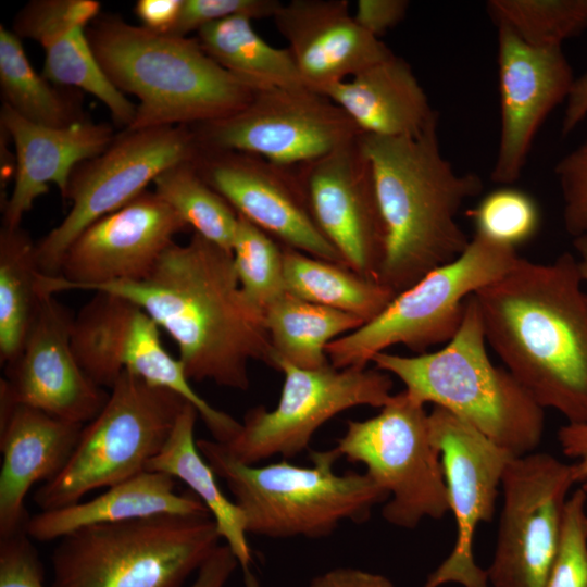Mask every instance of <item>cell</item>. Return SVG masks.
I'll return each mask as SVG.
<instances>
[{"label": "cell", "mask_w": 587, "mask_h": 587, "mask_svg": "<svg viewBox=\"0 0 587 587\" xmlns=\"http://www.w3.org/2000/svg\"><path fill=\"white\" fill-rule=\"evenodd\" d=\"M92 291L142 308L176 342L189 379L245 391L250 361L274 369L264 314L243 295L232 252L196 233L185 245H170L145 278Z\"/></svg>", "instance_id": "obj_1"}, {"label": "cell", "mask_w": 587, "mask_h": 587, "mask_svg": "<svg viewBox=\"0 0 587 587\" xmlns=\"http://www.w3.org/2000/svg\"><path fill=\"white\" fill-rule=\"evenodd\" d=\"M577 259L520 257L476 291L487 345L545 410L587 423V291Z\"/></svg>", "instance_id": "obj_2"}, {"label": "cell", "mask_w": 587, "mask_h": 587, "mask_svg": "<svg viewBox=\"0 0 587 587\" xmlns=\"http://www.w3.org/2000/svg\"><path fill=\"white\" fill-rule=\"evenodd\" d=\"M385 232L377 280L399 294L458 258L470 239L457 216L483 189L474 173H458L440 151L437 125L405 137L362 134Z\"/></svg>", "instance_id": "obj_3"}, {"label": "cell", "mask_w": 587, "mask_h": 587, "mask_svg": "<svg viewBox=\"0 0 587 587\" xmlns=\"http://www.w3.org/2000/svg\"><path fill=\"white\" fill-rule=\"evenodd\" d=\"M86 35L113 85L139 100L127 129L215 121L243 109L258 91L209 57L197 38L154 33L118 15H99Z\"/></svg>", "instance_id": "obj_4"}, {"label": "cell", "mask_w": 587, "mask_h": 587, "mask_svg": "<svg viewBox=\"0 0 587 587\" xmlns=\"http://www.w3.org/2000/svg\"><path fill=\"white\" fill-rule=\"evenodd\" d=\"M486 346L471 295L460 328L440 350L414 355L384 351L372 362L398 377L414 401L446 409L514 457L534 452L542 438L545 410L505 367L492 363Z\"/></svg>", "instance_id": "obj_5"}, {"label": "cell", "mask_w": 587, "mask_h": 587, "mask_svg": "<svg viewBox=\"0 0 587 587\" xmlns=\"http://www.w3.org/2000/svg\"><path fill=\"white\" fill-rule=\"evenodd\" d=\"M202 457L233 494L248 534L274 539L323 538L341 522H365L387 491L366 473L337 474L336 448L310 453L313 465L286 459L257 466L236 460L215 440L198 439Z\"/></svg>", "instance_id": "obj_6"}, {"label": "cell", "mask_w": 587, "mask_h": 587, "mask_svg": "<svg viewBox=\"0 0 587 587\" xmlns=\"http://www.w3.org/2000/svg\"><path fill=\"white\" fill-rule=\"evenodd\" d=\"M221 539L211 514L84 527L54 548L50 587H185Z\"/></svg>", "instance_id": "obj_7"}, {"label": "cell", "mask_w": 587, "mask_h": 587, "mask_svg": "<svg viewBox=\"0 0 587 587\" xmlns=\"http://www.w3.org/2000/svg\"><path fill=\"white\" fill-rule=\"evenodd\" d=\"M519 258L516 249L474 234L458 258L397 294L372 321L332 341L326 348L329 363L337 369L366 366L396 345L421 354L447 344L460 328L466 299L501 278Z\"/></svg>", "instance_id": "obj_8"}, {"label": "cell", "mask_w": 587, "mask_h": 587, "mask_svg": "<svg viewBox=\"0 0 587 587\" xmlns=\"http://www.w3.org/2000/svg\"><path fill=\"white\" fill-rule=\"evenodd\" d=\"M187 403L172 390L124 372L99 414L84 425L65 467L35 491V503L41 511L74 504L92 490L146 471Z\"/></svg>", "instance_id": "obj_9"}, {"label": "cell", "mask_w": 587, "mask_h": 587, "mask_svg": "<svg viewBox=\"0 0 587 587\" xmlns=\"http://www.w3.org/2000/svg\"><path fill=\"white\" fill-rule=\"evenodd\" d=\"M335 448L340 457L364 464L365 473L387 491L382 509L387 523L413 529L425 517L439 520L449 512L428 413L404 390L392 395L377 415L348 421Z\"/></svg>", "instance_id": "obj_10"}, {"label": "cell", "mask_w": 587, "mask_h": 587, "mask_svg": "<svg viewBox=\"0 0 587 587\" xmlns=\"http://www.w3.org/2000/svg\"><path fill=\"white\" fill-rule=\"evenodd\" d=\"M200 153L186 125L116 134L105 150L74 168L64 198L71 202L67 214L36 243L39 272L58 275L65 252L89 225L134 200L170 166L195 161Z\"/></svg>", "instance_id": "obj_11"}, {"label": "cell", "mask_w": 587, "mask_h": 587, "mask_svg": "<svg viewBox=\"0 0 587 587\" xmlns=\"http://www.w3.org/2000/svg\"><path fill=\"white\" fill-rule=\"evenodd\" d=\"M71 342L80 367L99 387L112 388L128 372L192 404L215 441L227 444L239 433L241 423L195 391L180 360L163 347L158 324L135 302L95 291L73 320Z\"/></svg>", "instance_id": "obj_12"}, {"label": "cell", "mask_w": 587, "mask_h": 587, "mask_svg": "<svg viewBox=\"0 0 587 587\" xmlns=\"http://www.w3.org/2000/svg\"><path fill=\"white\" fill-rule=\"evenodd\" d=\"M284 375L273 410L250 409L233 440L223 444L238 461L255 465L274 455L292 458L308 448L314 433L338 413L361 405L383 408L392 397L388 373L366 366L316 370L277 360Z\"/></svg>", "instance_id": "obj_13"}, {"label": "cell", "mask_w": 587, "mask_h": 587, "mask_svg": "<svg viewBox=\"0 0 587 587\" xmlns=\"http://www.w3.org/2000/svg\"><path fill=\"white\" fill-rule=\"evenodd\" d=\"M190 127L201 150L243 152L288 167L362 134L342 109L308 87L258 90L236 113Z\"/></svg>", "instance_id": "obj_14"}, {"label": "cell", "mask_w": 587, "mask_h": 587, "mask_svg": "<svg viewBox=\"0 0 587 587\" xmlns=\"http://www.w3.org/2000/svg\"><path fill=\"white\" fill-rule=\"evenodd\" d=\"M575 485L572 465L546 452L513 457L502 475L503 495L492 561L494 587H546Z\"/></svg>", "instance_id": "obj_15"}, {"label": "cell", "mask_w": 587, "mask_h": 587, "mask_svg": "<svg viewBox=\"0 0 587 587\" xmlns=\"http://www.w3.org/2000/svg\"><path fill=\"white\" fill-rule=\"evenodd\" d=\"M188 225L154 191L145 190L121 209L89 225L65 252L59 274H37L38 294L93 290L139 280L153 268L174 237Z\"/></svg>", "instance_id": "obj_16"}, {"label": "cell", "mask_w": 587, "mask_h": 587, "mask_svg": "<svg viewBox=\"0 0 587 587\" xmlns=\"http://www.w3.org/2000/svg\"><path fill=\"white\" fill-rule=\"evenodd\" d=\"M428 420L432 441L440 454L457 539L424 587L447 583L488 587L486 571L474 560L473 539L478 525L492 520L502 475L514 455L446 409L434 407Z\"/></svg>", "instance_id": "obj_17"}, {"label": "cell", "mask_w": 587, "mask_h": 587, "mask_svg": "<svg viewBox=\"0 0 587 587\" xmlns=\"http://www.w3.org/2000/svg\"><path fill=\"white\" fill-rule=\"evenodd\" d=\"M361 135L295 168L322 234L348 267L377 280L386 232Z\"/></svg>", "instance_id": "obj_18"}, {"label": "cell", "mask_w": 587, "mask_h": 587, "mask_svg": "<svg viewBox=\"0 0 587 587\" xmlns=\"http://www.w3.org/2000/svg\"><path fill=\"white\" fill-rule=\"evenodd\" d=\"M195 165L239 215L283 246L346 265L317 227L295 167L243 152L207 150Z\"/></svg>", "instance_id": "obj_19"}, {"label": "cell", "mask_w": 587, "mask_h": 587, "mask_svg": "<svg viewBox=\"0 0 587 587\" xmlns=\"http://www.w3.org/2000/svg\"><path fill=\"white\" fill-rule=\"evenodd\" d=\"M497 27L500 136L491 180L511 185L538 129L565 102L575 77L562 47H534L505 25Z\"/></svg>", "instance_id": "obj_20"}, {"label": "cell", "mask_w": 587, "mask_h": 587, "mask_svg": "<svg viewBox=\"0 0 587 587\" xmlns=\"http://www.w3.org/2000/svg\"><path fill=\"white\" fill-rule=\"evenodd\" d=\"M38 295L26 342L20 355L5 365L0 386L16 403L85 425L99 414L109 394L85 374L74 354V316L54 295Z\"/></svg>", "instance_id": "obj_21"}, {"label": "cell", "mask_w": 587, "mask_h": 587, "mask_svg": "<svg viewBox=\"0 0 587 587\" xmlns=\"http://www.w3.org/2000/svg\"><path fill=\"white\" fill-rule=\"evenodd\" d=\"M304 85L320 93L391 57L346 0H291L273 16Z\"/></svg>", "instance_id": "obj_22"}, {"label": "cell", "mask_w": 587, "mask_h": 587, "mask_svg": "<svg viewBox=\"0 0 587 587\" xmlns=\"http://www.w3.org/2000/svg\"><path fill=\"white\" fill-rule=\"evenodd\" d=\"M84 424L16 403L0 387V538L26 530L29 489L57 477L70 461Z\"/></svg>", "instance_id": "obj_23"}, {"label": "cell", "mask_w": 587, "mask_h": 587, "mask_svg": "<svg viewBox=\"0 0 587 587\" xmlns=\"http://www.w3.org/2000/svg\"><path fill=\"white\" fill-rule=\"evenodd\" d=\"M0 126L16 153L13 189L3 208L2 227L7 228L21 227L23 216L49 190V184L57 185L64 199L74 168L100 154L116 135L109 124L89 118L60 128L38 125L4 103Z\"/></svg>", "instance_id": "obj_24"}, {"label": "cell", "mask_w": 587, "mask_h": 587, "mask_svg": "<svg viewBox=\"0 0 587 587\" xmlns=\"http://www.w3.org/2000/svg\"><path fill=\"white\" fill-rule=\"evenodd\" d=\"M362 134L405 137L438 124V115L411 66L391 57L323 92Z\"/></svg>", "instance_id": "obj_25"}, {"label": "cell", "mask_w": 587, "mask_h": 587, "mask_svg": "<svg viewBox=\"0 0 587 587\" xmlns=\"http://www.w3.org/2000/svg\"><path fill=\"white\" fill-rule=\"evenodd\" d=\"M176 479L163 472L142 471L108 487L101 495L29 517L26 533L33 540L61 539L80 528L155 515L210 514L192 492H177Z\"/></svg>", "instance_id": "obj_26"}, {"label": "cell", "mask_w": 587, "mask_h": 587, "mask_svg": "<svg viewBox=\"0 0 587 587\" xmlns=\"http://www.w3.org/2000/svg\"><path fill=\"white\" fill-rule=\"evenodd\" d=\"M196 408L187 403L161 451L147 471L163 472L184 482L207 507L218 534L236 557L246 587H259L252 573V553L247 539L246 519L236 502L221 490L216 474L202 457L195 439Z\"/></svg>", "instance_id": "obj_27"}, {"label": "cell", "mask_w": 587, "mask_h": 587, "mask_svg": "<svg viewBox=\"0 0 587 587\" xmlns=\"http://www.w3.org/2000/svg\"><path fill=\"white\" fill-rule=\"evenodd\" d=\"M286 292L361 319L379 315L396 292L347 265L323 260L284 246Z\"/></svg>", "instance_id": "obj_28"}, {"label": "cell", "mask_w": 587, "mask_h": 587, "mask_svg": "<svg viewBox=\"0 0 587 587\" xmlns=\"http://www.w3.org/2000/svg\"><path fill=\"white\" fill-rule=\"evenodd\" d=\"M264 323L277 360L316 370L329 363L327 346L364 322L349 313L285 292L264 311Z\"/></svg>", "instance_id": "obj_29"}, {"label": "cell", "mask_w": 587, "mask_h": 587, "mask_svg": "<svg viewBox=\"0 0 587 587\" xmlns=\"http://www.w3.org/2000/svg\"><path fill=\"white\" fill-rule=\"evenodd\" d=\"M196 38L209 57L257 90L307 87L288 49L264 40L248 16L207 24Z\"/></svg>", "instance_id": "obj_30"}, {"label": "cell", "mask_w": 587, "mask_h": 587, "mask_svg": "<svg viewBox=\"0 0 587 587\" xmlns=\"http://www.w3.org/2000/svg\"><path fill=\"white\" fill-rule=\"evenodd\" d=\"M0 87L2 103L32 123L60 128L88 120L73 92L61 89L34 70L21 38L2 24Z\"/></svg>", "instance_id": "obj_31"}, {"label": "cell", "mask_w": 587, "mask_h": 587, "mask_svg": "<svg viewBox=\"0 0 587 587\" xmlns=\"http://www.w3.org/2000/svg\"><path fill=\"white\" fill-rule=\"evenodd\" d=\"M36 243L21 227L0 232V361L22 352L37 312Z\"/></svg>", "instance_id": "obj_32"}, {"label": "cell", "mask_w": 587, "mask_h": 587, "mask_svg": "<svg viewBox=\"0 0 587 587\" xmlns=\"http://www.w3.org/2000/svg\"><path fill=\"white\" fill-rule=\"evenodd\" d=\"M153 185L154 192L193 233L232 252L238 213L203 179L195 161L170 166L157 176Z\"/></svg>", "instance_id": "obj_33"}, {"label": "cell", "mask_w": 587, "mask_h": 587, "mask_svg": "<svg viewBox=\"0 0 587 587\" xmlns=\"http://www.w3.org/2000/svg\"><path fill=\"white\" fill-rule=\"evenodd\" d=\"M41 47L45 50L42 75L48 80L91 93L108 108L116 125L123 129L130 127L137 104L109 79L89 45L86 28L55 36Z\"/></svg>", "instance_id": "obj_34"}, {"label": "cell", "mask_w": 587, "mask_h": 587, "mask_svg": "<svg viewBox=\"0 0 587 587\" xmlns=\"http://www.w3.org/2000/svg\"><path fill=\"white\" fill-rule=\"evenodd\" d=\"M496 25H505L534 47H562L587 28V0H490Z\"/></svg>", "instance_id": "obj_35"}, {"label": "cell", "mask_w": 587, "mask_h": 587, "mask_svg": "<svg viewBox=\"0 0 587 587\" xmlns=\"http://www.w3.org/2000/svg\"><path fill=\"white\" fill-rule=\"evenodd\" d=\"M232 257L243 295L264 314L286 292L284 246L238 214Z\"/></svg>", "instance_id": "obj_36"}, {"label": "cell", "mask_w": 587, "mask_h": 587, "mask_svg": "<svg viewBox=\"0 0 587 587\" xmlns=\"http://www.w3.org/2000/svg\"><path fill=\"white\" fill-rule=\"evenodd\" d=\"M475 234L516 249L538 232L541 215L535 199L527 192L503 185L485 195L469 211Z\"/></svg>", "instance_id": "obj_37"}, {"label": "cell", "mask_w": 587, "mask_h": 587, "mask_svg": "<svg viewBox=\"0 0 587 587\" xmlns=\"http://www.w3.org/2000/svg\"><path fill=\"white\" fill-rule=\"evenodd\" d=\"M96 0H33L16 14L12 32L41 46L75 28H87L99 15Z\"/></svg>", "instance_id": "obj_38"}, {"label": "cell", "mask_w": 587, "mask_h": 587, "mask_svg": "<svg viewBox=\"0 0 587 587\" xmlns=\"http://www.w3.org/2000/svg\"><path fill=\"white\" fill-rule=\"evenodd\" d=\"M587 494L566 500L558 549L546 587H587Z\"/></svg>", "instance_id": "obj_39"}, {"label": "cell", "mask_w": 587, "mask_h": 587, "mask_svg": "<svg viewBox=\"0 0 587 587\" xmlns=\"http://www.w3.org/2000/svg\"><path fill=\"white\" fill-rule=\"evenodd\" d=\"M563 199V223L573 238L587 235V138L554 167Z\"/></svg>", "instance_id": "obj_40"}, {"label": "cell", "mask_w": 587, "mask_h": 587, "mask_svg": "<svg viewBox=\"0 0 587 587\" xmlns=\"http://www.w3.org/2000/svg\"><path fill=\"white\" fill-rule=\"evenodd\" d=\"M280 4L277 0H183L179 16L170 35L184 37L207 24L237 15L252 20L273 18Z\"/></svg>", "instance_id": "obj_41"}, {"label": "cell", "mask_w": 587, "mask_h": 587, "mask_svg": "<svg viewBox=\"0 0 587 587\" xmlns=\"http://www.w3.org/2000/svg\"><path fill=\"white\" fill-rule=\"evenodd\" d=\"M45 570L26 530L0 538V587H45Z\"/></svg>", "instance_id": "obj_42"}, {"label": "cell", "mask_w": 587, "mask_h": 587, "mask_svg": "<svg viewBox=\"0 0 587 587\" xmlns=\"http://www.w3.org/2000/svg\"><path fill=\"white\" fill-rule=\"evenodd\" d=\"M408 8L405 0H359L353 17L363 29L379 38L404 18Z\"/></svg>", "instance_id": "obj_43"}, {"label": "cell", "mask_w": 587, "mask_h": 587, "mask_svg": "<svg viewBox=\"0 0 587 587\" xmlns=\"http://www.w3.org/2000/svg\"><path fill=\"white\" fill-rule=\"evenodd\" d=\"M564 455L572 459L575 485L587 494V423H565L558 430Z\"/></svg>", "instance_id": "obj_44"}, {"label": "cell", "mask_w": 587, "mask_h": 587, "mask_svg": "<svg viewBox=\"0 0 587 587\" xmlns=\"http://www.w3.org/2000/svg\"><path fill=\"white\" fill-rule=\"evenodd\" d=\"M238 566L230 548L226 544L218 545L199 567L188 587H226Z\"/></svg>", "instance_id": "obj_45"}, {"label": "cell", "mask_w": 587, "mask_h": 587, "mask_svg": "<svg viewBox=\"0 0 587 587\" xmlns=\"http://www.w3.org/2000/svg\"><path fill=\"white\" fill-rule=\"evenodd\" d=\"M183 0H138L135 14L142 27L159 34H170L180 13Z\"/></svg>", "instance_id": "obj_46"}, {"label": "cell", "mask_w": 587, "mask_h": 587, "mask_svg": "<svg viewBox=\"0 0 587 587\" xmlns=\"http://www.w3.org/2000/svg\"><path fill=\"white\" fill-rule=\"evenodd\" d=\"M308 587H394L384 575L354 567H336L315 576Z\"/></svg>", "instance_id": "obj_47"}, {"label": "cell", "mask_w": 587, "mask_h": 587, "mask_svg": "<svg viewBox=\"0 0 587 587\" xmlns=\"http://www.w3.org/2000/svg\"><path fill=\"white\" fill-rule=\"evenodd\" d=\"M587 120V73L575 78L565 100L561 134L567 136Z\"/></svg>", "instance_id": "obj_48"}, {"label": "cell", "mask_w": 587, "mask_h": 587, "mask_svg": "<svg viewBox=\"0 0 587 587\" xmlns=\"http://www.w3.org/2000/svg\"><path fill=\"white\" fill-rule=\"evenodd\" d=\"M574 247L577 251V265L580 277L587 284V235L574 238Z\"/></svg>", "instance_id": "obj_49"}]
</instances>
